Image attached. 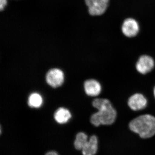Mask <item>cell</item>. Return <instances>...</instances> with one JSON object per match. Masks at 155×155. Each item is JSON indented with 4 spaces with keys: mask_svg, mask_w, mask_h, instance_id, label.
<instances>
[{
    "mask_svg": "<svg viewBox=\"0 0 155 155\" xmlns=\"http://www.w3.org/2000/svg\"><path fill=\"white\" fill-rule=\"evenodd\" d=\"M92 104L98 110L91 118V122L93 125L97 127L101 125H110L114 123L117 116V112L109 100L96 99L93 102Z\"/></svg>",
    "mask_w": 155,
    "mask_h": 155,
    "instance_id": "1",
    "label": "cell"
},
{
    "mask_svg": "<svg viewBox=\"0 0 155 155\" xmlns=\"http://www.w3.org/2000/svg\"><path fill=\"white\" fill-rule=\"evenodd\" d=\"M87 141L88 140L87 135L83 132H80L78 134L76 135V139L74 142V146L76 149L82 150Z\"/></svg>",
    "mask_w": 155,
    "mask_h": 155,
    "instance_id": "12",
    "label": "cell"
},
{
    "mask_svg": "<svg viewBox=\"0 0 155 155\" xmlns=\"http://www.w3.org/2000/svg\"><path fill=\"white\" fill-rule=\"evenodd\" d=\"M155 66L154 61L150 56L143 55L139 58L136 68L139 73L146 74L150 72Z\"/></svg>",
    "mask_w": 155,
    "mask_h": 155,
    "instance_id": "6",
    "label": "cell"
},
{
    "mask_svg": "<svg viewBox=\"0 0 155 155\" xmlns=\"http://www.w3.org/2000/svg\"><path fill=\"white\" fill-rule=\"evenodd\" d=\"M89 13L93 16H101L107 8L109 0H85Z\"/></svg>",
    "mask_w": 155,
    "mask_h": 155,
    "instance_id": "3",
    "label": "cell"
},
{
    "mask_svg": "<svg viewBox=\"0 0 155 155\" xmlns=\"http://www.w3.org/2000/svg\"><path fill=\"white\" fill-rule=\"evenodd\" d=\"M129 127L141 138H150L155 134V117L149 114L141 115L132 120Z\"/></svg>",
    "mask_w": 155,
    "mask_h": 155,
    "instance_id": "2",
    "label": "cell"
},
{
    "mask_svg": "<svg viewBox=\"0 0 155 155\" xmlns=\"http://www.w3.org/2000/svg\"><path fill=\"white\" fill-rule=\"evenodd\" d=\"M7 5V0H0V10L2 11Z\"/></svg>",
    "mask_w": 155,
    "mask_h": 155,
    "instance_id": "13",
    "label": "cell"
},
{
    "mask_svg": "<svg viewBox=\"0 0 155 155\" xmlns=\"http://www.w3.org/2000/svg\"><path fill=\"white\" fill-rule=\"evenodd\" d=\"M139 29L138 22L133 18H127L122 23V33L127 37L132 38L136 36L139 31Z\"/></svg>",
    "mask_w": 155,
    "mask_h": 155,
    "instance_id": "5",
    "label": "cell"
},
{
    "mask_svg": "<svg viewBox=\"0 0 155 155\" xmlns=\"http://www.w3.org/2000/svg\"><path fill=\"white\" fill-rule=\"evenodd\" d=\"M45 155H58V153L54 151L49 152L46 154Z\"/></svg>",
    "mask_w": 155,
    "mask_h": 155,
    "instance_id": "14",
    "label": "cell"
},
{
    "mask_svg": "<svg viewBox=\"0 0 155 155\" xmlns=\"http://www.w3.org/2000/svg\"><path fill=\"white\" fill-rule=\"evenodd\" d=\"M71 118V114L69 110L61 107L58 109L54 114V119L60 124L67 123Z\"/></svg>",
    "mask_w": 155,
    "mask_h": 155,
    "instance_id": "10",
    "label": "cell"
},
{
    "mask_svg": "<svg viewBox=\"0 0 155 155\" xmlns=\"http://www.w3.org/2000/svg\"><path fill=\"white\" fill-rule=\"evenodd\" d=\"M64 74L63 71L58 69H53L47 73L46 80L49 85L53 87L61 86L64 81Z\"/></svg>",
    "mask_w": 155,
    "mask_h": 155,
    "instance_id": "4",
    "label": "cell"
},
{
    "mask_svg": "<svg viewBox=\"0 0 155 155\" xmlns=\"http://www.w3.org/2000/svg\"><path fill=\"white\" fill-rule=\"evenodd\" d=\"M98 149V139L96 136H92L82 149L83 155H95Z\"/></svg>",
    "mask_w": 155,
    "mask_h": 155,
    "instance_id": "9",
    "label": "cell"
},
{
    "mask_svg": "<svg viewBox=\"0 0 155 155\" xmlns=\"http://www.w3.org/2000/svg\"><path fill=\"white\" fill-rule=\"evenodd\" d=\"M153 94H154V95L155 98V87H154V88L153 90Z\"/></svg>",
    "mask_w": 155,
    "mask_h": 155,
    "instance_id": "15",
    "label": "cell"
},
{
    "mask_svg": "<svg viewBox=\"0 0 155 155\" xmlns=\"http://www.w3.org/2000/svg\"><path fill=\"white\" fill-rule=\"evenodd\" d=\"M128 105L134 111L143 110L147 107V101L145 97L141 94L137 93L129 98Z\"/></svg>",
    "mask_w": 155,
    "mask_h": 155,
    "instance_id": "7",
    "label": "cell"
},
{
    "mask_svg": "<svg viewBox=\"0 0 155 155\" xmlns=\"http://www.w3.org/2000/svg\"><path fill=\"white\" fill-rule=\"evenodd\" d=\"M85 93L90 96L95 97L98 95L101 91V86L98 81L94 79L87 80L84 83Z\"/></svg>",
    "mask_w": 155,
    "mask_h": 155,
    "instance_id": "8",
    "label": "cell"
},
{
    "mask_svg": "<svg viewBox=\"0 0 155 155\" xmlns=\"http://www.w3.org/2000/svg\"><path fill=\"white\" fill-rule=\"evenodd\" d=\"M42 103V98L38 93H34L31 94L28 97V105L31 107H40Z\"/></svg>",
    "mask_w": 155,
    "mask_h": 155,
    "instance_id": "11",
    "label": "cell"
}]
</instances>
